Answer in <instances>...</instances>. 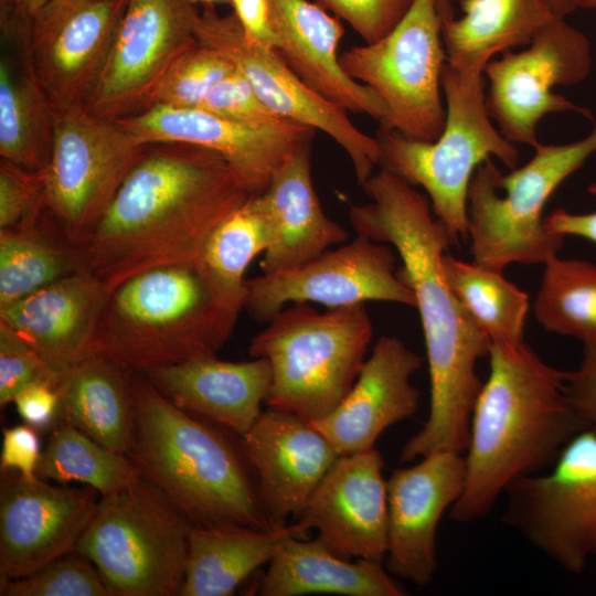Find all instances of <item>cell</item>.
<instances>
[{
    "label": "cell",
    "instance_id": "obj_1",
    "mask_svg": "<svg viewBox=\"0 0 596 596\" xmlns=\"http://www.w3.org/2000/svg\"><path fill=\"white\" fill-rule=\"evenodd\" d=\"M370 201L351 205L355 234L391 245L402 260L398 276L415 296L429 373V413L403 446L402 461L436 451L465 454L470 419L482 381L477 363L491 341L465 310L444 275L441 259L451 245L429 199L415 185L380 168L362 185Z\"/></svg>",
    "mask_w": 596,
    "mask_h": 596
},
{
    "label": "cell",
    "instance_id": "obj_2",
    "mask_svg": "<svg viewBox=\"0 0 596 596\" xmlns=\"http://www.w3.org/2000/svg\"><path fill=\"white\" fill-rule=\"evenodd\" d=\"M253 196L214 151L148 145L97 224L76 246L109 291L161 266L202 259L217 226Z\"/></svg>",
    "mask_w": 596,
    "mask_h": 596
},
{
    "label": "cell",
    "instance_id": "obj_3",
    "mask_svg": "<svg viewBox=\"0 0 596 596\" xmlns=\"http://www.w3.org/2000/svg\"><path fill=\"white\" fill-rule=\"evenodd\" d=\"M488 358L464 454V490L449 510L457 522L486 517L512 482L550 468L588 427L567 395L565 371L524 341L491 343Z\"/></svg>",
    "mask_w": 596,
    "mask_h": 596
},
{
    "label": "cell",
    "instance_id": "obj_4",
    "mask_svg": "<svg viewBox=\"0 0 596 596\" xmlns=\"http://www.w3.org/2000/svg\"><path fill=\"white\" fill-rule=\"evenodd\" d=\"M244 301L202 259L149 269L109 292L89 356L131 373L216 356Z\"/></svg>",
    "mask_w": 596,
    "mask_h": 596
},
{
    "label": "cell",
    "instance_id": "obj_5",
    "mask_svg": "<svg viewBox=\"0 0 596 596\" xmlns=\"http://www.w3.org/2000/svg\"><path fill=\"white\" fill-rule=\"evenodd\" d=\"M134 435L127 457L195 526L270 529L241 450L213 426L132 373Z\"/></svg>",
    "mask_w": 596,
    "mask_h": 596
},
{
    "label": "cell",
    "instance_id": "obj_6",
    "mask_svg": "<svg viewBox=\"0 0 596 596\" xmlns=\"http://www.w3.org/2000/svg\"><path fill=\"white\" fill-rule=\"evenodd\" d=\"M441 89L446 120L439 137L421 141L393 129H380L379 166L425 191L451 245L458 246L467 240V198L476 169L491 156L514 169L519 151L492 124L482 70L456 68L446 63Z\"/></svg>",
    "mask_w": 596,
    "mask_h": 596
},
{
    "label": "cell",
    "instance_id": "obj_7",
    "mask_svg": "<svg viewBox=\"0 0 596 596\" xmlns=\"http://www.w3.org/2000/svg\"><path fill=\"white\" fill-rule=\"evenodd\" d=\"M249 343L265 358L272 385L265 404L317 421L348 395L364 363L373 324L364 304L320 312L308 302L281 309Z\"/></svg>",
    "mask_w": 596,
    "mask_h": 596
},
{
    "label": "cell",
    "instance_id": "obj_8",
    "mask_svg": "<svg viewBox=\"0 0 596 596\" xmlns=\"http://www.w3.org/2000/svg\"><path fill=\"white\" fill-rule=\"evenodd\" d=\"M530 161L503 174L491 159L470 181L467 240L473 262L502 272L511 264H545L564 236L545 225L544 207L555 190L596 152V125L584 138L539 143Z\"/></svg>",
    "mask_w": 596,
    "mask_h": 596
},
{
    "label": "cell",
    "instance_id": "obj_9",
    "mask_svg": "<svg viewBox=\"0 0 596 596\" xmlns=\"http://www.w3.org/2000/svg\"><path fill=\"white\" fill-rule=\"evenodd\" d=\"M192 524L141 476L99 499L75 552L98 570L114 596H173L182 587Z\"/></svg>",
    "mask_w": 596,
    "mask_h": 596
},
{
    "label": "cell",
    "instance_id": "obj_10",
    "mask_svg": "<svg viewBox=\"0 0 596 596\" xmlns=\"http://www.w3.org/2000/svg\"><path fill=\"white\" fill-rule=\"evenodd\" d=\"M441 28L437 0H414L387 35L339 56L343 71L387 106L389 121L381 129L421 141H434L441 134L446 120L441 74L447 63Z\"/></svg>",
    "mask_w": 596,
    "mask_h": 596
},
{
    "label": "cell",
    "instance_id": "obj_11",
    "mask_svg": "<svg viewBox=\"0 0 596 596\" xmlns=\"http://www.w3.org/2000/svg\"><path fill=\"white\" fill-rule=\"evenodd\" d=\"M147 146L120 121L85 107L54 110L44 209L71 242L77 245L97 224Z\"/></svg>",
    "mask_w": 596,
    "mask_h": 596
},
{
    "label": "cell",
    "instance_id": "obj_12",
    "mask_svg": "<svg viewBox=\"0 0 596 596\" xmlns=\"http://www.w3.org/2000/svg\"><path fill=\"white\" fill-rule=\"evenodd\" d=\"M504 493L501 522L560 567L582 574L596 557V430L576 434L547 471Z\"/></svg>",
    "mask_w": 596,
    "mask_h": 596
},
{
    "label": "cell",
    "instance_id": "obj_13",
    "mask_svg": "<svg viewBox=\"0 0 596 596\" xmlns=\"http://www.w3.org/2000/svg\"><path fill=\"white\" fill-rule=\"evenodd\" d=\"M592 62L588 38L565 18L554 19L525 50L504 52L487 64L490 118L507 140L532 148L540 143L536 128L545 115L573 110L590 118L589 110L554 94L553 88L583 82Z\"/></svg>",
    "mask_w": 596,
    "mask_h": 596
},
{
    "label": "cell",
    "instance_id": "obj_14",
    "mask_svg": "<svg viewBox=\"0 0 596 596\" xmlns=\"http://www.w3.org/2000/svg\"><path fill=\"white\" fill-rule=\"evenodd\" d=\"M392 248L356 234L350 242L296 266L246 279L244 309L268 322L295 302H317L328 309L386 301L415 308V296L395 270Z\"/></svg>",
    "mask_w": 596,
    "mask_h": 596
},
{
    "label": "cell",
    "instance_id": "obj_15",
    "mask_svg": "<svg viewBox=\"0 0 596 596\" xmlns=\"http://www.w3.org/2000/svg\"><path fill=\"white\" fill-rule=\"evenodd\" d=\"M194 35L200 44L226 55L277 116L333 139L349 157L360 185L373 174L380 162L377 139L360 130L348 111L309 88L276 50L247 39L234 13L223 15L206 6L195 17Z\"/></svg>",
    "mask_w": 596,
    "mask_h": 596
},
{
    "label": "cell",
    "instance_id": "obj_16",
    "mask_svg": "<svg viewBox=\"0 0 596 596\" xmlns=\"http://www.w3.org/2000/svg\"><path fill=\"white\" fill-rule=\"evenodd\" d=\"M198 12L189 0H126L85 109L111 120L145 110L168 70L198 43Z\"/></svg>",
    "mask_w": 596,
    "mask_h": 596
},
{
    "label": "cell",
    "instance_id": "obj_17",
    "mask_svg": "<svg viewBox=\"0 0 596 596\" xmlns=\"http://www.w3.org/2000/svg\"><path fill=\"white\" fill-rule=\"evenodd\" d=\"M126 0H50L29 22L23 63L54 110L85 107Z\"/></svg>",
    "mask_w": 596,
    "mask_h": 596
},
{
    "label": "cell",
    "instance_id": "obj_18",
    "mask_svg": "<svg viewBox=\"0 0 596 596\" xmlns=\"http://www.w3.org/2000/svg\"><path fill=\"white\" fill-rule=\"evenodd\" d=\"M117 120L143 145L180 142L214 151L252 195L263 193L278 168L317 131L287 119L251 124L201 108L157 105Z\"/></svg>",
    "mask_w": 596,
    "mask_h": 596
},
{
    "label": "cell",
    "instance_id": "obj_19",
    "mask_svg": "<svg viewBox=\"0 0 596 596\" xmlns=\"http://www.w3.org/2000/svg\"><path fill=\"white\" fill-rule=\"evenodd\" d=\"M0 489V578L34 573L73 552L88 525L99 493L53 486L3 472Z\"/></svg>",
    "mask_w": 596,
    "mask_h": 596
},
{
    "label": "cell",
    "instance_id": "obj_20",
    "mask_svg": "<svg viewBox=\"0 0 596 596\" xmlns=\"http://www.w3.org/2000/svg\"><path fill=\"white\" fill-rule=\"evenodd\" d=\"M464 454L436 451L406 468L394 469L387 488L386 571L417 586L429 584L436 570V532L444 513L465 485Z\"/></svg>",
    "mask_w": 596,
    "mask_h": 596
},
{
    "label": "cell",
    "instance_id": "obj_21",
    "mask_svg": "<svg viewBox=\"0 0 596 596\" xmlns=\"http://www.w3.org/2000/svg\"><path fill=\"white\" fill-rule=\"evenodd\" d=\"M375 449L341 455L294 518L318 531L332 553L383 562L387 551V488Z\"/></svg>",
    "mask_w": 596,
    "mask_h": 596
},
{
    "label": "cell",
    "instance_id": "obj_22",
    "mask_svg": "<svg viewBox=\"0 0 596 596\" xmlns=\"http://www.w3.org/2000/svg\"><path fill=\"white\" fill-rule=\"evenodd\" d=\"M241 450L270 528L286 526L304 509L341 456L309 421L272 408L241 437Z\"/></svg>",
    "mask_w": 596,
    "mask_h": 596
},
{
    "label": "cell",
    "instance_id": "obj_23",
    "mask_svg": "<svg viewBox=\"0 0 596 596\" xmlns=\"http://www.w3.org/2000/svg\"><path fill=\"white\" fill-rule=\"evenodd\" d=\"M421 366L422 358L403 341L382 336L348 395L311 425L340 455L375 448L386 428L416 412L419 392L411 377Z\"/></svg>",
    "mask_w": 596,
    "mask_h": 596
},
{
    "label": "cell",
    "instance_id": "obj_24",
    "mask_svg": "<svg viewBox=\"0 0 596 596\" xmlns=\"http://www.w3.org/2000/svg\"><path fill=\"white\" fill-rule=\"evenodd\" d=\"M109 292L82 269L0 307V322L62 374L91 355Z\"/></svg>",
    "mask_w": 596,
    "mask_h": 596
},
{
    "label": "cell",
    "instance_id": "obj_25",
    "mask_svg": "<svg viewBox=\"0 0 596 596\" xmlns=\"http://www.w3.org/2000/svg\"><path fill=\"white\" fill-rule=\"evenodd\" d=\"M285 63L313 92L345 111L363 114L385 128L389 109L371 87L342 68L338 46L343 36L340 20L308 0H268Z\"/></svg>",
    "mask_w": 596,
    "mask_h": 596
},
{
    "label": "cell",
    "instance_id": "obj_26",
    "mask_svg": "<svg viewBox=\"0 0 596 596\" xmlns=\"http://www.w3.org/2000/svg\"><path fill=\"white\" fill-rule=\"evenodd\" d=\"M149 382L181 409L245 435L262 414L272 385L267 359L231 362L216 356L150 369Z\"/></svg>",
    "mask_w": 596,
    "mask_h": 596
},
{
    "label": "cell",
    "instance_id": "obj_27",
    "mask_svg": "<svg viewBox=\"0 0 596 596\" xmlns=\"http://www.w3.org/2000/svg\"><path fill=\"white\" fill-rule=\"evenodd\" d=\"M310 146L311 141L291 153L267 189L249 199L274 231V242L260 264L263 273L296 266L349 240L348 231L320 205L311 180Z\"/></svg>",
    "mask_w": 596,
    "mask_h": 596
},
{
    "label": "cell",
    "instance_id": "obj_28",
    "mask_svg": "<svg viewBox=\"0 0 596 596\" xmlns=\"http://www.w3.org/2000/svg\"><path fill=\"white\" fill-rule=\"evenodd\" d=\"M336 594L344 596H404L383 562H355L332 553L319 539H284L262 578V596Z\"/></svg>",
    "mask_w": 596,
    "mask_h": 596
},
{
    "label": "cell",
    "instance_id": "obj_29",
    "mask_svg": "<svg viewBox=\"0 0 596 596\" xmlns=\"http://www.w3.org/2000/svg\"><path fill=\"white\" fill-rule=\"evenodd\" d=\"M308 530L294 521L283 528L240 524L191 525L185 575L180 596H230L258 567L269 563L279 543L305 538Z\"/></svg>",
    "mask_w": 596,
    "mask_h": 596
},
{
    "label": "cell",
    "instance_id": "obj_30",
    "mask_svg": "<svg viewBox=\"0 0 596 596\" xmlns=\"http://www.w3.org/2000/svg\"><path fill=\"white\" fill-rule=\"evenodd\" d=\"M132 373L88 356L60 376V417L95 441L127 455L134 435Z\"/></svg>",
    "mask_w": 596,
    "mask_h": 596
},
{
    "label": "cell",
    "instance_id": "obj_31",
    "mask_svg": "<svg viewBox=\"0 0 596 596\" xmlns=\"http://www.w3.org/2000/svg\"><path fill=\"white\" fill-rule=\"evenodd\" d=\"M462 15L443 22L446 61L479 68L497 55L528 46L557 17L547 0H460Z\"/></svg>",
    "mask_w": 596,
    "mask_h": 596
},
{
    "label": "cell",
    "instance_id": "obj_32",
    "mask_svg": "<svg viewBox=\"0 0 596 596\" xmlns=\"http://www.w3.org/2000/svg\"><path fill=\"white\" fill-rule=\"evenodd\" d=\"M82 269L77 246L45 212L0 230V307Z\"/></svg>",
    "mask_w": 596,
    "mask_h": 596
},
{
    "label": "cell",
    "instance_id": "obj_33",
    "mask_svg": "<svg viewBox=\"0 0 596 596\" xmlns=\"http://www.w3.org/2000/svg\"><path fill=\"white\" fill-rule=\"evenodd\" d=\"M23 63V62H22ZM54 109L24 65L0 61V157L22 168L44 170L51 155Z\"/></svg>",
    "mask_w": 596,
    "mask_h": 596
},
{
    "label": "cell",
    "instance_id": "obj_34",
    "mask_svg": "<svg viewBox=\"0 0 596 596\" xmlns=\"http://www.w3.org/2000/svg\"><path fill=\"white\" fill-rule=\"evenodd\" d=\"M441 266L451 290L491 343L523 341L529 296L502 272L465 262L448 252Z\"/></svg>",
    "mask_w": 596,
    "mask_h": 596
},
{
    "label": "cell",
    "instance_id": "obj_35",
    "mask_svg": "<svg viewBox=\"0 0 596 596\" xmlns=\"http://www.w3.org/2000/svg\"><path fill=\"white\" fill-rule=\"evenodd\" d=\"M36 476L61 485L78 482L103 498L129 487L138 472L126 455L106 448L62 421L41 453Z\"/></svg>",
    "mask_w": 596,
    "mask_h": 596
},
{
    "label": "cell",
    "instance_id": "obj_36",
    "mask_svg": "<svg viewBox=\"0 0 596 596\" xmlns=\"http://www.w3.org/2000/svg\"><path fill=\"white\" fill-rule=\"evenodd\" d=\"M533 312L544 330L596 345V265L552 256L533 301Z\"/></svg>",
    "mask_w": 596,
    "mask_h": 596
},
{
    "label": "cell",
    "instance_id": "obj_37",
    "mask_svg": "<svg viewBox=\"0 0 596 596\" xmlns=\"http://www.w3.org/2000/svg\"><path fill=\"white\" fill-rule=\"evenodd\" d=\"M273 242L269 220L248 200L213 232L202 260L225 288L245 297L244 274L253 259L264 254Z\"/></svg>",
    "mask_w": 596,
    "mask_h": 596
},
{
    "label": "cell",
    "instance_id": "obj_38",
    "mask_svg": "<svg viewBox=\"0 0 596 596\" xmlns=\"http://www.w3.org/2000/svg\"><path fill=\"white\" fill-rule=\"evenodd\" d=\"M235 70L222 52L198 42L168 70L148 107L198 108L211 89Z\"/></svg>",
    "mask_w": 596,
    "mask_h": 596
},
{
    "label": "cell",
    "instance_id": "obj_39",
    "mask_svg": "<svg viewBox=\"0 0 596 596\" xmlns=\"http://www.w3.org/2000/svg\"><path fill=\"white\" fill-rule=\"evenodd\" d=\"M1 596H114L96 566L84 555L70 552L34 573L0 578Z\"/></svg>",
    "mask_w": 596,
    "mask_h": 596
},
{
    "label": "cell",
    "instance_id": "obj_40",
    "mask_svg": "<svg viewBox=\"0 0 596 596\" xmlns=\"http://www.w3.org/2000/svg\"><path fill=\"white\" fill-rule=\"evenodd\" d=\"M61 374L11 328L0 322V405L13 403L24 389L36 383L57 385Z\"/></svg>",
    "mask_w": 596,
    "mask_h": 596
},
{
    "label": "cell",
    "instance_id": "obj_41",
    "mask_svg": "<svg viewBox=\"0 0 596 596\" xmlns=\"http://www.w3.org/2000/svg\"><path fill=\"white\" fill-rule=\"evenodd\" d=\"M44 209V170L0 162V230L36 220Z\"/></svg>",
    "mask_w": 596,
    "mask_h": 596
},
{
    "label": "cell",
    "instance_id": "obj_42",
    "mask_svg": "<svg viewBox=\"0 0 596 596\" xmlns=\"http://www.w3.org/2000/svg\"><path fill=\"white\" fill-rule=\"evenodd\" d=\"M339 20L349 23L365 41L387 35L407 13L414 0H315Z\"/></svg>",
    "mask_w": 596,
    "mask_h": 596
},
{
    "label": "cell",
    "instance_id": "obj_43",
    "mask_svg": "<svg viewBox=\"0 0 596 596\" xmlns=\"http://www.w3.org/2000/svg\"><path fill=\"white\" fill-rule=\"evenodd\" d=\"M198 108L241 123L267 124L284 119L264 104L237 70L219 82Z\"/></svg>",
    "mask_w": 596,
    "mask_h": 596
},
{
    "label": "cell",
    "instance_id": "obj_44",
    "mask_svg": "<svg viewBox=\"0 0 596 596\" xmlns=\"http://www.w3.org/2000/svg\"><path fill=\"white\" fill-rule=\"evenodd\" d=\"M36 430L25 423L3 429L0 455L2 472L14 471L28 480L38 478L36 467L42 450Z\"/></svg>",
    "mask_w": 596,
    "mask_h": 596
},
{
    "label": "cell",
    "instance_id": "obj_45",
    "mask_svg": "<svg viewBox=\"0 0 596 596\" xmlns=\"http://www.w3.org/2000/svg\"><path fill=\"white\" fill-rule=\"evenodd\" d=\"M565 386L576 412L596 430V345L583 347L577 368L565 372Z\"/></svg>",
    "mask_w": 596,
    "mask_h": 596
},
{
    "label": "cell",
    "instance_id": "obj_46",
    "mask_svg": "<svg viewBox=\"0 0 596 596\" xmlns=\"http://www.w3.org/2000/svg\"><path fill=\"white\" fill-rule=\"evenodd\" d=\"M13 403L23 422L35 429L47 428L60 415V394L54 384H33L21 391Z\"/></svg>",
    "mask_w": 596,
    "mask_h": 596
},
{
    "label": "cell",
    "instance_id": "obj_47",
    "mask_svg": "<svg viewBox=\"0 0 596 596\" xmlns=\"http://www.w3.org/2000/svg\"><path fill=\"white\" fill-rule=\"evenodd\" d=\"M233 13L251 41L278 50L279 38L273 25L268 0H232Z\"/></svg>",
    "mask_w": 596,
    "mask_h": 596
},
{
    "label": "cell",
    "instance_id": "obj_48",
    "mask_svg": "<svg viewBox=\"0 0 596 596\" xmlns=\"http://www.w3.org/2000/svg\"><path fill=\"white\" fill-rule=\"evenodd\" d=\"M587 192L596 195V182L588 185ZM545 225L550 232L564 237L576 236L596 243V211L579 214L557 209L545 216Z\"/></svg>",
    "mask_w": 596,
    "mask_h": 596
},
{
    "label": "cell",
    "instance_id": "obj_49",
    "mask_svg": "<svg viewBox=\"0 0 596 596\" xmlns=\"http://www.w3.org/2000/svg\"><path fill=\"white\" fill-rule=\"evenodd\" d=\"M50 0H11L12 8L15 14L25 22L28 28L31 19L49 2Z\"/></svg>",
    "mask_w": 596,
    "mask_h": 596
},
{
    "label": "cell",
    "instance_id": "obj_50",
    "mask_svg": "<svg viewBox=\"0 0 596 596\" xmlns=\"http://www.w3.org/2000/svg\"><path fill=\"white\" fill-rule=\"evenodd\" d=\"M554 13L560 18H565L575 10L571 0H547Z\"/></svg>",
    "mask_w": 596,
    "mask_h": 596
},
{
    "label": "cell",
    "instance_id": "obj_51",
    "mask_svg": "<svg viewBox=\"0 0 596 596\" xmlns=\"http://www.w3.org/2000/svg\"><path fill=\"white\" fill-rule=\"evenodd\" d=\"M437 7L443 22L455 18L451 0H437Z\"/></svg>",
    "mask_w": 596,
    "mask_h": 596
},
{
    "label": "cell",
    "instance_id": "obj_52",
    "mask_svg": "<svg viewBox=\"0 0 596 596\" xmlns=\"http://www.w3.org/2000/svg\"><path fill=\"white\" fill-rule=\"evenodd\" d=\"M574 4L575 9L583 8V9H590L596 8V0H571Z\"/></svg>",
    "mask_w": 596,
    "mask_h": 596
},
{
    "label": "cell",
    "instance_id": "obj_53",
    "mask_svg": "<svg viewBox=\"0 0 596 596\" xmlns=\"http://www.w3.org/2000/svg\"><path fill=\"white\" fill-rule=\"evenodd\" d=\"M192 4H196V3H203L205 6H212V3L214 2H219V1H232V0H189Z\"/></svg>",
    "mask_w": 596,
    "mask_h": 596
}]
</instances>
